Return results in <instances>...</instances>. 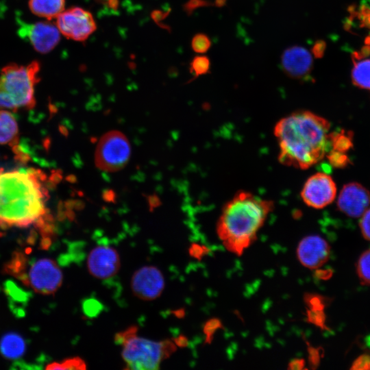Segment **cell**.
I'll use <instances>...</instances> for the list:
<instances>
[{
	"mask_svg": "<svg viewBox=\"0 0 370 370\" xmlns=\"http://www.w3.org/2000/svg\"><path fill=\"white\" fill-rule=\"evenodd\" d=\"M330 122L308 110H299L275 125L278 160L287 166L307 169L321 161L329 151Z\"/></svg>",
	"mask_w": 370,
	"mask_h": 370,
	"instance_id": "6da1fadb",
	"label": "cell"
},
{
	"mask_svg": "<svg viewBox=\"0 0 370 370\" xmlns=\"http://www.w3.org/2000/svg\"><path fill=\"white\" fill-rule=\"evenodd\" d=\"M34 169H0V227L44 225L49 193Z\"/></svg>",
	"mask_w": 370,
	"mask_h": 370,
	"instance_id": "7a4b0ae2",
	"label": "cell"
},
{
	"mask_svg": "<svg viewBox=\"0 0 370 370\" xmlns=\"http://www.w3.org/2000/svg\"><path fill=\"white\" fill-rule=\"evenodd\" d=\"M273 207L271 200L247 191L237 193L224 205L217 225V235L225 249L241 256L256 240Z\"/></svg>",
	"mask_w": 370,
	"mask_h": 370,
	"instance_id": "3957f363",
	"label": "cell"
},
{
	"mask_svg": "<svg viewBox=\"0 0 370 370\" xmlns=\"http://www.w3.org/2000/svg\"><path fill=\"white\" fill-rule=\"evenodd\" d=\"M40 70V64L36 60L27 65L12 63L3 66L0 72V108L12 111L32 108Z\"/></svg>",
	"mask_w": 370,
	"mask_h": 370,
	"instance_id": "277c9868",
	"label": "cell"
},
{
	"mask_svg": "<svg viewBox=\"0 0 370 370\" xmlns=\"http://www.w3.org/2000/svg\"><path fill=\"white\" fill-rule=\"evenodd\" d=\"M27 266V269L23 264L21 254H16L8 267L12 275L37 293L53 294L60 287L62 273L53 260L40 258L31 262Z\"/></svg>",
	"mask_w": 370,
	"mask_h": 370,
	"instance_id": "5b68a950",
	"label": "cell"
},
{
	"mask_svg": "<svg viewBox=\"0 0 370 370\" xmlns=\"http://www.w3.org/2000/svg\"><path fill=\"white\" fill-rule=\"evenodd\" d=\"M121 356L127 369L156 370L161 362L175 352V345L169 340L154 341L134 335L123 345Z\"/></svg>",
	"mask_w": 370,
	"mask_h": 370,
	"instance_id": "8992f818",
	"label": "cell"
},
{
	"mask_svg": "<svg viewBox=\"0 0 370 370\" xmlns=\"http://www.w3.org/2000/svg\"><path fill=\"white\" fill-rule=\"evenodd\" d=\"M130 155V147L125 136L112 131L101 138L95 153V163L101 169L115 171L126 164Z\"/></svg>",
	"mask_w": 370,
	"mask_h": 370,
	"instance_id": "52a82bcc",
	"label": "cell"
},
{
	"mask_svg": "<svg viewBox=\"0 0 370 370\" xmlns=\"http://www.w3.org/2000/svg\"><path fill=\"white\" fill-rule=\"evenodd\" d=\"M56 19L60 34L75 41H85L97 29L92 14L79 7L64 10Z\"/></svg>",
	"mask_w": 370,
	"mask_h": 370,
	"instance_id": "ba28073f",
	"label": "cell"
},
{
	"mask_svg": "<svg viewBox=\"0 0 370 370\" xmlns=\"http://www.w3.org/2000/svg\"><path fill=\"white\" fill-rule=\"evenodd\" d=\"M336 186L332 177L325 173H317L305 182L301 197L308 206L321 209L330 204L335 199Z\"/></svg>",
	"mask_w": 370,
	"mask_h": 370,
	"instance_id": "9c48e42d",
	"label": "cell"
},
{
	"mask_svg": "<svg viewBox=\"0 0 370 370\" xmlns=\"http://www.w3.org/2000/svg\"><path fill=\"white\" fill-rule=\"evenodd\" d=\"M19 33L40 53L51 51L59 43L61 34L56 25L43 21L25 24Z\"/></svg>",
	"mask_w": 370,
	"mask_h": 370,
	"instance_id": "30bf717a",
	"label": "cell"
},
{
	"mask_svg": "<svg viewBox=\"0 0 370 370\" xmlns=\"http://www.w3.org/2000/svg\"><path fill=\"white\" fill-rule=\"evenodd\" d=\"M131 286L133 293L139 299L153 300L158 298L164 290V276L157 267L145 266L134 273Z\"/></svg>",
	"mask_w": 370,
	"mask_h": 370,
	"instance_id": "8fae6325",
	"label": "cell"
},
{
	"mask_svg": "<svg viewBox=\"0 0 370 370\" xmlns=\"http://www.w3.org/2000/svg\"><path fill=\"white\" fill-rule=\"evenodd\" d=\"M370 205V192L358 182L343 186L338 199V210L349 217H360Z\"/></svg>",
	"mask_w": 370,
	"mask_h": 370,
	"instance_id": "7c38bea8",
	"label": "cell"
},
{
	"mask_svg": "<svg viewBox=\"0 0 370 370\" xmlns=\"http://www.w3.org/2000/svg\"><path fill=\"white\" fill-rule=\"evenodd\" d=\"M89 273L99 279L114 276L120 268L118 252L107 245H98L89 253L87 260Z\"/></svg>",
	"mask_w": 370,
	"mask_h": 370,
	"instance_id": "4fadbf2b",
	"label": "cell"
},
{
	"mask_svg": "<svg viewBox=\"0 0 370 370\" xmlns=\"http://www.w3.org/2000/svg\"><path fill=\"white\" fill-rule=\"evenodd\" d=\"M330 248L327 241L319 236L304 238L297 248V258L301 264L309 269H317L328 260Z\"/></svg>",
	"mask_w": 370,
	"mask_h": 370,
	"instance_id": "5bb4252c",
	"label": "cell"
},
{
	"mask_svg": "<svg viewBox=\"0 0 370 370\" xmlns=\"http://www.w3.org/2000/svg\"><path fill=\"white\" fill-rule=\"evenodd\" d=\"M281 67L291 78L301 79L312 71L313 58L310 52L301 46L286 49L281 56Z\"/></svg>",
	"mask_w": 370,
	"mask_h": 370,
	"instance_id": "9a60e30c",
	"label": "cell"
},
{
	"mask_svg": "<svg viewBox=\"0 0 370 370\" xmlns=\"http://www.w3.org/2000/svg\"><path fill=\"white\" fill-rule=\"evenodd\" d=\"M28 5L34 15L51 20L64 10L65 0H29Z\"/></svg>",
	"mask_w": 370,
	"mask_h": 370,
	"instance_id": "2e32d148",
	"label": "cell"
},
{
	"mask_svg": "<svg viewBox=\"0 0 370 370\" xmlns=\"http://www.w3.org/2000/svg\"><path fill=\"white\" fill-rule=\"evenodd\" d=\"M25 343L17 334L8 333L0 340V352L7 358L16 359L25 352Z\"/></svg>",
	"mask_w": 370,
	"mask_h": 370,
	"instance_id": "e0dca14e",
	"label": "cell"
},
{
	"mask_svg": "<svg viewBox=\"0 0 370 370\" xmlns=\"http://www.w3.org/2000/svg\"><path fill=\"white\" fill-rule=\"evenodd\" d=\"M18 133V124L14 115L8 110H0V145L16 141Z\"/></svg>",
	"mask_w": 370,
	"mask_h": 370,
	"instance_id": "ac0fdd59",
	"label": "cell"
},
{
	"mask_svg": "<svg viewBox=\"0 0 370 370\" xmlns=\"http://www.w3.org/2000/svg\"><path fill=\"white\" fill-rule=\"evenodd\" d=\"M352 79L355 86L370 90V59H364L354 63Z\"/></svg>",
	"mask_w": 370,
	"mask_h": 370,
	"instance_id": "d6986e66",
	"label": "cell"
},
{
	"mask_svg": "<svg viewBox=\"0 0 370 370\" xmlns=\"http://www.w3.org/2000/svg\"><path fill=\"white\" fill-rule=\"evenodd\" d=\"M350 132L341 130L338 132L329 134L330 146L332 149L345 153L352 146V138Z\"/></svg>",
	"mask_w": 370,
	"mask_h": 370,
	"instance_id": "ffe728a7",
	"label": "cell"
},
{
	"mask_svg": "<svg viewBox=\"0 0 370 370\" xmlns=\"http://www.w3.org/2000/svg\"><path fill=\"white\" fill-rule=\"evenodd\" d=\"M356 272L360 282L370 286V249L359 257L356 263Z\"/></svg>",
	"mask_w": 370,
	"mask_h": 370,
	"instance_id": "44dd1931",
	"label": "cell"
},
{
	"mask_svg": "<svg viewBox=\"0 0 370 370\" xmlns=\"http://www.w3.org/2000/svg\"><path fill=\"white\" fill-rule=\"evenodd\" d=\"M46 369H86V365L84 360L79 357H73L60 362H53L47 365Z\"/></svg>",
	"mask_w": 370,
	"mask_h": 370,
	"instance_id": "7402d4cb",
	"label": "cell"
},
{
	"mask_svg": "<svg viewBox=\"0 0 370 370\" xmlns=\"http://www.w3.org/2000/svg\"><path fill=\"white\" fill-rule=\"evenodd\" d=\"M190 69L195 78L207 74L210 69V59L205 56H195L191 61Z\"/></svg>",
	"mask_w": 370,
	"mask_h": 370,
	"instance_id": "603a6c76",
	"label": "cell"
},
{
	"mask_svg": "<svg viewBox=\"0 0 370 370\" xmlns=\"http://www.w3.org/2000/svg\"><path fill=\"white\" fill-rule=\"evenodd\" d=\"M191 47L195 52L204 53L210 48L211 41L207 35L199 33L192 38Z\"/></svg>",
	"mask_w": 370,
	"mask_h": 370,
	"instance_id": "cb8c5ba5",
	"label": "cell"
},
{
	"mask_svg": "<svg viewBox=\"0 0 370 370\" xmlns=\"http://www.w3.org/2000/svg\"><path fill=\"white\" fill-rule=\"evenodd\" d=\"M326 156L330 164L336 168L345 167L350 162L345 153L334 149L328 151Z\"/></svg>",
	"mask_w": 370,
	"mask_h": 370,
	"instance_id": "d4e9b609",
	"label": "cell"
},
{
	"mask_svg": "<svg viewBox=\"0 0 370 370\" xmlns=\"http://www.w3.org/2000/svg\"><path fill=\"white\" fill-rule=\"evenodd\" d=\"M360 228L364 238L370 241V208H367L361 215Z\"/></svg>",
	"mask_w": 370,
	"mask_h": 370,
	"instance_id": "484cf974",
	"label": "cell"
},
{
	"mask_svg": "<svg viewBox=\"0 0 370 370\" xmlns=\"http://www.w3.org/2000/svg\"><path fill=\"white\" fill-rule=\"evenodd\" d=\"M351 369H370V354H365L358 356L352 363Z\"/></svg>",
	"mask_w": 370,
	"mask_h": 370,
	"instance_id": "4316f807",
	"label": "cell"
},
{
	"mask_svg": "<svg viewBox=\"0 0 370 370\" xmlns=\"http://www.w3.org/2000/svg\"><path fill=\"white\" fill-rule=\"evenodd\" d=\"M136 333H137L136 326L130 327L125 331L117 333L115 335V343L116 344L123 345L130 338L136 335Z\"/></svg>",
	"mask_w": 370,
	"mask_h": 370,
	"instance_id": "83f0119b",
	"label": "cell"
},
{
	"mask_svg": "<svg viewBox=\"0 0 370 370\" xmlns=\"http://www.w3.org/2000/svg\"><path fill=\"white\" fill-rule=\"evenodd\" d=\"M85 312L88 315H94L99 312V305L97 301L94 299L87 300L84 305Z\"/></svg>",
	"mask_w": 370,
	"mask_h": 370,
	"instance_id": "f1b7e54d",
	"label": "cell"
},
{
	"mask_svg": "<svg viewBox=\"0 0 370 370\" xmlns=\"http://www.w3.org/2000/svg\"><path fill=\"white\" fill-rule=\"evenodd\" d=\"M325 48V42L322 40H317L312 46L311 52L314 58H320L323 55Z\"/></svg>",
	"mask_w": 370,
	"mask_h": 370,
	"instance_id": "f546056e",
	"label": "cell"
},
{
	"mask_svg": "<svg viewBox=\"0 0 370 370\" xmlns=\"http://www.w3.org/2000/svg\"><path fill=\"white\" fill-rule=\"evenodd\" d=\"M148 202L150 208V210L158 207L160 205V200L159 197L156 195H150L148 197Z\"/></svg>",
	"mask_w": 370,
	"mask_h": 370,
	"instance_id": "4dcf8cb0",
	"label": "cell"
},
{
	"mask_svg": "<svg viewBox=\"0 0 370 370\" xmlns=\"http://www.w3.org/2000/svg\"><path fill=\"white\" fill-rule=\"evenodd\" d=\"M103 200L106 202H114L115 193L112 190H104L102 194Z\"/></svg>",
	"mask_w": 370,
	"mask_h": 370,
	"instance_id": "1f68e13d",
	"label": "cell"
},
{
	"mask_svg": "<svg viewBox=\"0 0 370 370\" xmlns=\"http://www.w3.org/2000/svg\"><path fill=\"white\" fill-rule=\"evenodd\" d=\"M108 5L112 8H116L119 5L118 0H108Z\"/></svg>",
	"mask_w": 370,
	"mask_h": 370,
	"instance_id": "d6a6232c",
	"label": "cell"
},
{
	"mask_svg": "<svg viewBox=\"0 0 370 370\" xmlns=\"http://www.w3.org/2000/svg\"><path fill=\"white\" fill-rule=\"evenodd\" d=\"M75 206L77 209L81 210L84 208V204L82 201H77Z\"/></svg>",
	"mask_w": 370,
	"mask_h": 370,
	"instance_id": "836d02e7",
	"label": "cell"
}]
</instances>
